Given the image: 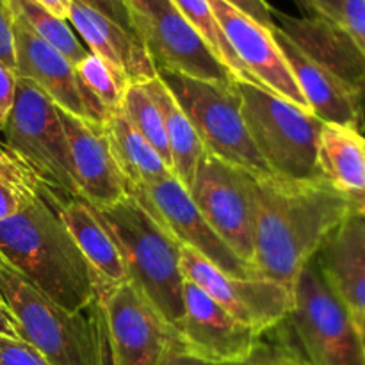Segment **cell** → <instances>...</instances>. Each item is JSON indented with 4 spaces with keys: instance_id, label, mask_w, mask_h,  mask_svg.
Returning <instances> with one entry per match:
<instances>
[{
    "instance_id": "cell-1",
    "label": "cell",
    "mask_w": 365,
    "mask_h": 365,
    "mask_svg": "<svg viewBox=\"0 0 365 365\" xmlns=\"http://www.w3.org/2000/svg\"><path fill=\"white\" fill-rule=\"evenodd\" d=\"M245 175L253 210V273L292 291L303 267L355 207L324 178Z\"/></svg>"
},
{
    "instance_id": "cell-4",
    "label": "cell",
    "mask_w": 365,
    "mask_h": 365,
    "mask_svg": "<svg viewBox=\"0 0 365 365\" xmlns=\"http://www.w3.org/2000/svg\"><path fill=\"white\" fill-rule=\"evenodd\" d=\"M280 365H365L359 328L310 260L292 287V309L274 327Z\"/></svg>"
},
{
    "instance_id": "cell-13",
    "label": "cell",
    "mask_w": 365,
    "mask_h": 365,
    "mask_svg": "<svg viewBox=\"0 0 365 365\" xmlns=\"http://www.w3.org/2000/svg\"><path fill=\"white\" fill-rule=\"evenodd\" d=\"M189 192L210 228L246 266L252 267L255 239L245 171L205 152Z\"/></svg>"
},
{
    "instance_id": "cell-21",
    "label": "cell",
    "mask_w": 365,
    "mask_h": 365,
    "mask_svg": "<svg viewBox=\"0 0 365 365\" xmlns=\"http://www.w3.org/2000/svg\"><path fill=\"white\" fill-rule=\"evenodd\" d=\"M321 274L349 314L365 317V220L353 212L316 255Z\"/></svg>"
},
{
    "instance_id": "cell-24",
    "label": "cell",
    "mask_w": 365,
    "mask_h": 365,
    "mask_svg": "<svg viewBox=\"0 0 365 365\" xmlns=\"http://www.w3.org/2000/svg\"><path fill=\"white\" fill-rule=\"evenodd\" d=\"M141 86L159 107L160 116H163L168 146H170L171 171L189 191L192 180H195L196 168L205 153L202 139L192 127L187 114L182 110V107L178 106L166 84L160 81L159 75Z\"/></svg>"
},
{
    "instance_id": "cell-2",
    "label": "cell",
    "mask_w": 365,
    "mask_h": 365,
    "mask_svg": "<svg viewBox=\"0 0 365 365\" xmlns=\"http://www.w3.org/2000/svg\"><path fill=\"white\" fill-rule=\"evenodd\" d=\"M0 253L39 292L70 312L91 305L98 278L36 178L16 214L0 221Z\"/></svg>"
},
{
    "instance_id": "cell-41",
    "label": "cell",
    "mask_w": 365,
    "mask_h": 365,
    "mask_svg": "<svg viewBox=\"0 0 365 365\" xmlns=\"http://www.w3.org/2000/svg\"><path fill=\"white\" fill-rule=\"evenodd\" d=\"M0 335L2 337H11V339H20L16 331V323H14L13 316L7 310L6 305H0Z\"/></svg>"
},
{
    "instance_id": "cell-17",
    "label": "cell",
    "mask_w": 365,
    "mask_h": 365,
    "mask_svg": "<svg viewBox=\"0 0 365 365\" xmlns=\"http://www.w3.org/2000/svg\"><path fill=\"white\" fill-rule=\"evenodd\" d=\"M57 114L66 134L82 200L93 207H110L127 198V182L110 152L106 125L73 116L59 107Z\"/></svg>"
},
{
    "instance_id": "cell-9",
    "label": "cell",
    "mask_w": 365,
    "mask_h": 365,
    "mask_svg": "<svg viewBox=\"0 0 365 365\" xmlns=\"http://www.w3.org/2000/svg\"><path fill=\"white\" fill-rule=\"evenodd\" d=\"M132 27L159 71L210 82H239L171 0H125Z\"/></svg>"
},
{
    "instance_id": "cell-29",
    "label": "cell",
    "mask_w": 365,
    "mask_h": 365,
    "mask_svg": "<svg viewBox=\"0 0 365 365\" xmlns=\"http://www.w3.org/2000/svg\"><path fill=\"white\" fill-rule=\"evenodd\" d=\"M75 73L82 86L106 107L107 113L113 114L121 109V100L127 84L98 56L89 52L75 66Z\"/></svg>"
},
{
    "instance_id": "cell-30",
    "label": "cell",
    "mask_w": 365,
    "mask_h": 365,
    "mask_svg": "<svg viewBox=\"0 0 365 365\" xmlns=\"http://www.w3.org/2000/svg\"><path fill=\"white\" fill-rule=\"evenodd\" d=\"M34 182V175L14 155L0 164V221L18 212L24 195Z\"/></svg>"
},
{
    "instance_id": "cell-28",
    "label": "cell",
    "mask_w": 365,
    "mask_h": 365,
    "mask_svg": "<svg viewBox=\"0 0 365 365\" xmlns=\"http://www.w3.org/2000/svg\"><path fill=\"white\" fill-rule=\"evenodd\" d=\"M121 110L132 123V127L155 148V152L163 157L164 163L171 168L170 146H168L163 116H160L159 107L150 98L148 93L145 91L141 84L127 86L123 93V100H121Z\"/></svg>"
},
{
    "instance_id": "cell-39",
    "label": "cell",
    "mask_w": 365,
    "mask_h": 365,
    "mask_svg": "<svg viewBox=\"0 0 365 365\" xmlns=\"http://www.w3.org/2000/svg\"><path fill=\"white\" fill-rule=\"evenodd\" d=\"M160 365H216V364H210L207 362V360L198 359V356L189 355V353H185L184 349L178 348L175 349V351H171Z\"/></svg>"
},
{
    "instance_id": "cell-10",
    "label": "cell",
    "mask_w": 365,
    "mask_h": 365,
    "mask_svg": "<svg viewBox=\"0 0 365 365\" xmlns=\"http://www.w3.org/2000/svg\"><path fill=\"white\" fill-rule=\"evenodd\" d=\"M107 327V365H160L182 348L178 331L130 280L98 284Z\"/></svg>"
},
{
    "instance_id": "cell-38",
    "label": "cell",
    "mask_w": 365,
    "mask_h": 365,
    "mask_svg": "<svg viewBox=\"0 0 365 365\" xmlns=\"http://www.w3.org/2000/svg\"><path fill=\"white\" fill-rule=\"evenodd\" d=\"M273 364H280L277 359V353H274V349L271 348V344H266V342L260 339L259 348L255 349L252 359L245 360V362L227 364V365H273Z\"/></svg>"
},
{
    "instance_id": "cell-34",
    "label": "cell",
    "mask_w": 365,
    "mask_h": 365,
    "mask_svg": "<svg viewBox=\"0 0 365 365\" xmlns=\"http://www.w3.org/2000/svg\"><path fill=\"white\" fill-rule=\"evenodd\" d=\"M18 77L11 68L0 63V132L6 127L16 98Z\"/></svg>"
},
{
    "instance_id": "cell-36",
    "label": "cell",
    "mask_w": 365,
    "mask_h": 365,
    "mask_svg": "<svg viewBox=\"0 0 365 365\" xmlns=\"http://www.w3.org/2000/svg\"><path fill=\"white\" fill-rule=\"evenodd\" d=\"M77 2L98 11V13H102L109 20L116 21V24H120L127 31L134 32L130 14H128V7L125 4V0H77Z\"/></svg>"
},
{
    "instance_id": "cell-15",
    "label": "cell",
    "mask_w": 365,
    "mask_h": 365,
    "mask_svg": "<svg viewBox=\"0 0 365 365\" xmlns=\"http://www.w3.org/2000/svg\"><path fill=\"white\" fill-rule=\"evenodd\" d=\"M178 337L182 349L189 355L227 365L252 359L262 335L234 319L202 289L185 282L184 317Z\"/></svg>"
},
{
    "instance_id": "cell-31",
    "label": "cell",
    "mask_w": 365,
    "mask_h": 365,
    "mask_svg": "<svg viewBox=\"0 0 365 365\" xmlns=\"http://www.w3.org/2000/svg\"><path fill=\"white\" fill-rule=\"evenodd\" d=\"M0 365H52L34 346L0 335Z\"/></svg>"
},
{
    "instance_id": "cell-32",
    "label": "cell",
    "mask_w": 365,
    "mask_h": 365,
    "mask_svg": "<svg viewBox=\"0 0 365 365\" xmlns=\"http://www.w3.org/2000/svg\"><path fill=\"white\" fill-rule=\"evenodd\" d=\"M341 25L351 34L365 53V0H344L341 9Z\"/></svg>"
},
{
    "instance_id": "cell-40",
    "label": "cell",
    "mask_w": 365,
    "mask_h": 365,
    "mask_svg": "<svg viewBox=\"0 0 365 365\" xmlns=\"http://www.w3.org/2000/svg\"><path fill=\"white\" fill-rule=\"evenodd\" d=\"M32 2L41 6L43 9H46L48 13L56 14V16L61 18V20H68L71 0H32Z\"/></svg>"
},
{
    "instance_id": "cell-35",
    "label": "cell",
    "mask_w": 365,
    "mask_h": 365,
    "mask_svg": "<svg viewBox=\"0 0 365 365\" xmlns=\"http://www.w3.org/2000/svg\"><path fill=\"white\" fill-rule=\"evenodd\" d=\"M223 2H227L234 9L241 11L242 14H246L253 21L260 24L262 27L269 29V31H273L277 27L273 18V7L266 0H223Z\"/></svg>"
},
{
    "instance_id": "cell-45",
    "label": "cell",
    "mask_w": 365,
    "mask_h": 365,
    "mask_svg": "<svg viewBox=\"0 0 365 365\" xmlns=\"http://www.w3.org/2000/svg\"><path fill=\"white\" fill-rule=\"evenodd\" d=\"M0 305H4V303H2V298H0Z\"/></svg>"
},
{
    "instance_id": "cell-23",
    "label": "cell",
    "mask_w": 365,
    "mask_h": 365,
    "mask_svg": "<svg viewBox=\"0 0 365 365\" xmlns=\"http://www.w3.org/2000/svg\"><path fill=\"white\" fill-rule=\"evenodd\" d=\"M317 168L321 178L346 196L355 214L365 210V135L355 128L324 123L319 135Z\"/></svg>"
},
{
    "instance_id": "cell-42",
    "label": "cell",
    "mask_w": 365,
    "mask_h": 365,
    "mask_svg": "<svg viewBox=\"0 0 365 365\" xmlns=\"http://www.w3.org/2000/svg\"><path fill=\"white\" fill-rule=\"evenodd\" d=\"M351 317H353V321H355L356 328H359V334H360V339H362L364 351H365V317L356 316V314H351Z\"/></svg>"
},
{
    "instance_id": "cell-46",
    "label": "cell",
    "mask_w": 365,
    "mask_h": 365,
    "mask_svg": "<svg viewBox=\"0 0 365 365\" xmlns=\"http://www.w3.org/2000/svg\"><path fill=\"white\" fill-rule=\"evenodd\" d=\"M273 365H280V364H273Z\"/></svg>"
},
{
    "instance_id": "cell-8",
    "label": "cell",
    "mask_w": 365,
    "mask_h": 365,
    "mask_svg": "<svg viewBox=\"0 0 365 365\" xmlns=\"http://www.w3.org/2000/svg\"><path fill=\"white\" fill-rule=\"evenodd\" d=\"M0 134L11 155L45 187L71 198H82L57 107L34 82L18 78L14 107Z\"/></svg>"
},
{
    "instance_id": "cell-22",
    "label": "cell",
    "mask_w": 365,
    "mask_h": 365,
    "mask_svg": "<svg viewBox=\"0 0 365 365\" xmlns=\"http://www.w3.org/2000/svg\"><path fill=\"white\" fill-rule=\"evenodd\" d=\"M45 198L59 214L61 221L73 237L84 259L95 271L98 284L118 285L128 280V271L123 259L114 245L113 237L106 230L102 221L95 214V209L82 198L59 195L50 191L39 182Z\"/></svg>"
},
{
    "instance_id": "cell-20",
    "label": "cell",
    "mask_w": 365,
    "mask_h": 365,
    "mask_svg": "<svg viewBox=\"0 0 365 365\" xmlns=\"http://www.w3.org/2000/svg\"><path fill=\"white\" fill-rule=\"evenodd\" d=\"M68 21L86 43V48L98 56L127 86L145 84L157 77L152 57L135 32L77 0H71Z\"/></svg>"
},
{
    "instance_id": "cell-7",
    "label": "cell",
    "mask_w": 365,
    "mask_h": 365,
    "mask_svg": "<svg viewBox=\"0 0 365 365\" xmlns=\"http://www.w3.org/2000/svg\"><path fill=\"white\" fill-rule=\"evenodd\" d=\"M157 75L187 114L207 153L253 177L273 175L248 134L237 82L200 81L170 71Z\"/></svg>"
},
{
    "instance_id": "cell-14",
    "label": "cell",
    "mask_w": 365,
    "mask_h": 365,
    "mask_svg": "<svg viewBox=\"0 0 365 365\" xmlns=\"http://www.w3.org/2000/svg\"><path fill=\"white\" fill-rule=\"evenodd\" d=\"M14 73L18 78L34 82L53 106L93 123H106L109 113L82 86L75 66L53 46L36 36L13 14Z\"/></svg>"
},
{
    "instance_id": "cell-43",
    "label": "cell",
    "mask_w": 365,
    "mask_h": 365,
    "mask_svg": "<svg viewBox=\"0 0 365 365\" xmlns=\"http://www.w3.org/2000/svg\"><path fill=\"white\" fill-rule=\"evenodd\" d=\"M9 157H11L9 150H7L6 146H4L2 139H0V164H2V163H6V160L9 159Z\"/></svg>"
},
{
    "instance_id": "cell-33",
    "label": "cell",
    "mask_w": 365,
    "mask_h": 365,
    "mask_svg": "<svg viewBox=\"0 0 365 365\" xmlns=\"http://www.w3.org/2000/svg\"><path fill=\"white\" fill-rule=\"evenodd\" d=\"M0 63L14 71L13 11L7 0H0Z\"/></svg>"
},
{
    "instance_id": "cell-26",
    "label": "cell",
    "mask_w": 365,
    "mask_h": 365,
    "mask_svg": "<svg viewBox=\"0 0 365 365\" xmlns=\"http://www.w3.org/2000/svg\"><path fill=\"white\" fill-rule=\"evenodd\" d=\"M14 16L20 18L36 36L63 53L73 66H77L89 53L84 43L77 38L68 20H61L32 0H7Z\"/></svg>"
},
{
    "instance_id": "cell-18",
    "label": "cell",
    "mask_w": 365,
    "mask_h": 365,
    "mask_svg": "<svg viewBox=\"0 0 365 365\" xmlns=\"http://www.w3.org/2000/svg\"><path fill=\"white\" fill-rule=\"evenodd\" d=\"M277 27L305 53L365 96V53L341 24L324 16H291L273 9Z\"/></svg>"
},
{
    "instance_id": "cell-5",
    "label": "cell",
    "mask_w": 365,
    "mask_h": 365,
    "mask_svg": "<svg viewBox=\"0 0 365 365\" xmlns=\"http://www.w3.org/2000/svg\"><path fill=\"white\" fill-rule=\"evenodd\" d=\"M93 209L113 237L128 280L178 331L184 317L185 284L180 245L130 196L110 207Z\"/></svg>"
},
{
    "instance_id": "cell-27",
    "label": "cell",
    "mask_w": 365,
    "mask_h": 365,
    "mask_svg": "<svg viewBox=\"0 0 365 365\" xmlns=\"http://www.w3.org/2000/svg\"><path fill=\"white\" fill-rule=\"evenodd\" d=\"M171 2L178 7V11L184 14L185 20H187L189 24L196 29V32L202 36L203 41H205L207 46L210 48V52L216 56V59L220 61L223 66H227L239 82L257 84L255 78H253L252 75L248 73V70L242 66L241 59L235 56L234 48H232V45L228 43L227 36H225L223 29H221L216 13H214L209 0H171Z\"/></svg>"
},
{
    "instance_id": "cell-44",
    "label": "cell",
    "mask_w": 365,
    "mask_h": 365,
    "mask_svg": "<svg viewBox=\"0 0 365 365\" xmlns=\"http://www.w3.org/2000/svg\"><path fill=\"white\" fill-rule=\"evenodd\" d=\"M359 216H362V217H364V220H365V210H364V212H362V214H359Z\"/></svg>"
},
{
    "instance_id": "cell-3",
    "label": "cell",
    "mask_w": 365,
    "mask_h": 365,
    "mask_svg": "<svg viewBox=\"0 0 365 365\" xmlns=\"http://www.w3.org/2000/svg\"><path fill=\"white\" fill-rule=\"evenodd\" d=\"M0 298L16 323L18 337L52 365H107V327L102 305L70 312L39 292L0 253Z\"/></svg>"
},
{
    "instance_id": "cell-6",
    "label": "cell",
    "mask_w": 365,
    "mask_h": 365,
    "mask_svg": "<svg viewBox=\"0 0 365 365\" xmlns=\"http://www.w3.org/2000/svg\"><path fill=\"white\" fill-rule=\"evenodd\" d=\"M246 128L274 177L317 180V150L323 121L269 89L237 82Z\"/></svg>"
},
{
    "instance_id": "cell-11",
    "label": "cell",
    "mask_w": 365,
    "mask_h": 365,
    "mask_svg": "<svg viewBox=\"0 0 365 365\" xmlns=\"http://www.w3.org/2000/svg\"><path fill=\"white\" fill-rule=\"evenodd\" d=\"M180 271L185 282L259 335L269 334L292 309V291L285 285L262 277H230L187 246H180Z\"/></svg>"
},
{
    "instance_id": "cell-12",
    "label": "cell",
    "mask_w": 365,
    "mask_h": 365,
    "mask_svg": "<svg viewBox=\"0 0 365 365\" xmlns=\"http://www.w3.org/2000/svg\"><path fill=\"white\" fill-rule=\"evenodd\" d=\"M127 195L134 198L178 245L198 252L223 273L237 278L257 277L252 267L246 266L210 228L192 202L191 192L175 175L152 185L127 184Z\"/></svg>"
},
{
    "instance_id": "cell-16",
    "label": "cell",
    "mask_w": 365,
    "mask_h": 365,
    "mask_svg": "<svg viewBox=\"0 0 365 365\" xmlns=\"http://www.w3.org/2000/svg\"><path fill=\"white\" fill-rule=\"evenodd\" d=\"M209 2L235 56L241 59L242 66L255 78L257 84L296 103L302 109L310 110L298 82L292 77L287 61L284 59L274 41L273 32L223 0Z\"/></svg>"
},
{
    "instance_id": "cell-25",
    "label": "cell",
    "mask_w": 365,
    "mask_h": 365,
    "mask_svg": "<svg viewBox=\"0 0 365 365\" xmlns=\"http://www.w3.org/2000/svg\"><path fill=\"white\" fill-rule=\"evenodd\" d=\"M103 125L110 152L127 184L152 185L173 175L155 148L132 127L123 110L118 109L116 113L109 114Z\"/></svg>"
},
{
    "instance_id": "cell-19",
    "label": "cell",
    "mask_w": 365,
    "mask_h": 365,
    "mask_svg": "<svg viewBox=\"0 0 365 365\" xmlns=\"http://www.w3.org/2000/svg\"><path fill=\"white\" fill-rule=\"evenodd\" d=\"M271 32L309 103L310 113L323 123L342 125L362 132L364 95L309 59L280 29L274 27Z\"/></svg>"
},
{
    "instance_id": "cell-37",
    "label": "cell",
    "mask_w": 365,
    "mask_h": 365,
    "mask_svg": "<svg viewBox=\"0 0 365 365\" xmlns=\"http://www.w3.org/2000/svg\"><path fill=\"white\" fill-rule=\"evenodd\" d=\"M305 11L317 16H324L341 24V9L344 0H298Z\"/></svg>"
}]
</instances>
